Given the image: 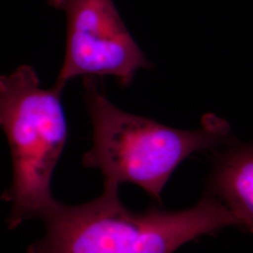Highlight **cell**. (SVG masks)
Here are the masks:
<instances>
[{"label":"cell","mask_w":253,"mask_h":253,"mask_svg":"<svg viewBox=\"0 0 253 253\" xmlns=\"http://www.w3.org/2000/svg\"><path fill=\"white\" fill-rule=\"evenodd\" d=\"M62 91L45 89L33 67L22 65L0 75V128L9 142L12 182L4 194L10 203V228L39 217L55 200L53 172L68 138Z\"/></svg>","instance_id":"cell-3"},{"label":"cell","mask_w":253,"mask_h":253,"mask_svg":"<svg viewBox=\"0 0 253 253\" xmlns=\"http://www.w3.org/2000/svg\"><path fill=\"white\" fill-rule=\"evenodd\" d=\"M47 2L67 19L66 53L56 88L63 90L78 76H113L121 86H128L139 69L151 67L113 0Z\"/></svg>","instance_id":"cell-4"},{"label":"cell","mask_w":253,"mask_h":253,"mask_svg":"<svg viewBox=\"0 0 253 253\" xmlns=\"http://www.w3.org/2000/svg\"><path fill=\"white\" fill-rule=\"evenodd\" d=\"M118 189L104 184L100 196L78 206L55 201L40 217L45 234L28 253H173L201 235L237 226L232 212L208 192L190 208L153 206L136 213L122 204Z\"/></svg>","instance_id":"cell-1"},{"label":"cell","mask_w":253,"mask_h":253,"mask_svg":"<svg viewBox=\"0 0 253 253\" xmlns=\"http://www.w3.org/2000/svg\"><path fill=\"white\" fill-rule=\"evenodd\" d=\"M84 99L93 144L83 165L99 169L104 184H135L160 203L166 183L185 159L221 145L229 135V125L216 117L207 118L202 129L182 130L126 113L108 100L94 76L84 77Z\"/></svg>","instance_id":"cell-2"},{"label":"cell","mask_w":253,"mask_h":253,"mask_svg":"<svg viewBox=\"0 0 253 253\" xmlns=\"http://www.w3.org/2000/svg\"><path fill=\"white\" fill-rule=\"evenodd\" d=\"M208 193L225 205L237 226L253 234V145H234L217 157Z\"/></svg>","instance_id":"cell-5"}]
</instances>
